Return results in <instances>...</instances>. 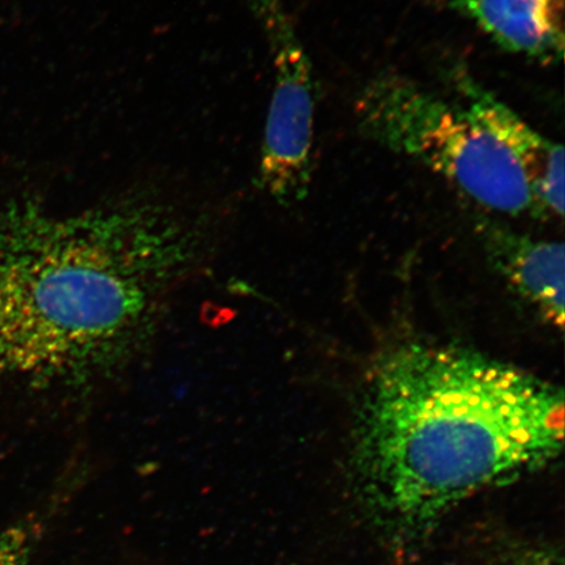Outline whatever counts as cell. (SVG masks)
<instances>
[{
    "mask_svg": "<svg viewBox=\"0 0 565 565\" xmlns=\"http://www.w3.org/2000/svg\"><path fill=\"white\" fill-rule=\"evenodd\" d=\"M563 447L562 387L476 351L407 343L371 373L351 479L381 540L409 553L465 500L547 468Z\"/></svg>",
    "mask_w": 565,
    "mask_h": 565,
    "instance_id": "cell-1",
    "label": "cell"
},
{
    "mask_svg": "<svg viewBox=\"0 0 565 565\" xmlns=\"http://www.w3.org/2000/svg\"><path fill=\"white\" fill-rule=\"evenodd\" d=\"M209 222L158 193L53 215H0V376L86 384L126 362L209 244Z\"/></svg>",
    "mask_w": 565,
    "mask_h": 565,
    "instance_id": "cell-2",
    "label": "cell"
},
{
    "mask_svg": "<svg viewBox=\"0 0 565 565\" xmlns=\"http://www.w3.org/2000/svg\"><path fill=\"white\" fill-rule=\"evenodd\" d=\"M355 105L366 138L419 161L482 206L508 215L540 212L518 158L462 102L385 73L366 84Z\"/></svg>",
    "mask_w": 565,
    "mask_h": 565,
    "instance_id": "cell-3",
    "label": "cell"
},
{
    "mask_svg": "<svg viewBox=\"0 0 565 565\" xmlns=\"http://www.w3.org/2000/svg\"><path fill=\"white\" fill-rule=\"evenodd\" d=\"M274 63L258 167L259 188L281 203L307 195L313 174L316 86L312 63L282 0H253Z\"/></svg>",
    "mask_w": 565,
    "mask_h": 565,
    "instance_id": "cell-4",
    "label": "cell"
},
{
    "mask_svg": "<svg viewBox=\"0 0 565 565\" xmlns=\"http://www.w3.org/2000/svg\"><path fill=\"white\" fill-rule=\"evenodd\" d=\"M454 76L461 102L489 125L518 158L532 183L541 214L563 216V147L536 132L466 71L457 70Z\"/></svg>",
    "mask_w": 565,
    "mask_h": 565,
    "instance_id": "cell-5",
    "label": "cell"
},
{
    "mask_svg": "<svg viewBox=\"0 0 565 565\" xmlns=\"http://www.w3.org/2000/svg\"><path fill=\"white\" fill-rule=\"evenodd\" d=\"M504 51L545 62L564 53V0H449Z\"/></svg>",
    "mask_w": 565,
    "mask_h": 565,
    "instance_id": "cell-6",
    "label": "cell"
},
{
    "mask_svg": "<svg viewBox=\"0 0 565 565\" xmlns=\"http://www.w3.org/2000/svg\"><path fill=\"white\" fill-rule=\"evenodd\" d=\"M494 260L520 294L557 327L564 323V246L492 232Z\"/></svg>",
    "mask_w": 565,
    "mask_h": 565,
    "instance_id": "cell-7",
    "label": "cell"
},
{
    "mask_svg": "<svg viewBox=\"0 0 565 565\" xmlns=\"http://www.w3.org/2000/svg\"><path fill=\"white\" fill-rule=\"evenodd\" d=\"M32 530L24 525L0 529V565H30Z\"/></svg>",
    "mask_w": 565,
    "mask_h": 565,
    "instance_id": "cell-8",
    "label": "cell"
},
{
    "mask_svg": "<svg viewBox=\"0 0 565 565\" xmlns=\"http://www.w3.org/2000/svg\"><path fill=\"white\" fill-rule=\"evenodd\" d=\"M511 565H563V561L562 557L557 556L553 551L530 550Z\"/></svg>",
    "mask_w": 565,
    "mask_h": 565,
    "instance_id": "cell-9",
    "label": "cell"
}]
</instances>
